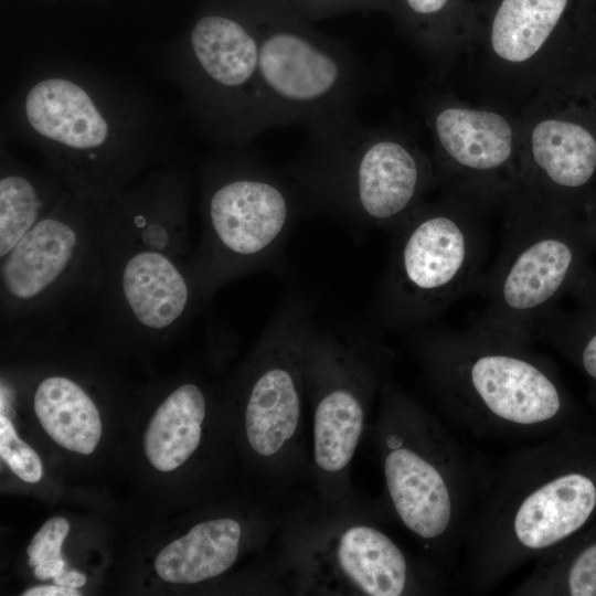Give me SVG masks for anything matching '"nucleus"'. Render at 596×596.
<instances>
[{
  "label": "nucleus",
  "mask_w": 596,
  "mask_h": 596,
  "mask_svg": "<svg viewBox=\"0 0 596 596\" xmlns=\"http://www.w3.org/2000/svg\"><path fill=\"white\" fill-rule=\"evenodd\" d=\"M24 110L34 131L73 150L99 148L109 136L108 123L93 98L66 78L36 83L26 95Z\"/></svg>",
  "instance_id": "obj_15"
},
{
  "label": "nucleus",
  "mask_w": 596,
  "mask_h": 596,
  "mask_svg": "<svg viewBox=\"0 0 596 596\" xmlns=\"http://www.w3.org/2000/svg\"><path fill=\"white\" fill-rule=\"evenodd\" d=\"M0 456L21 480L35 483L42 478L40 456L18 437L10 419L3 414L0 415Z\"/></svg>",
  "instance_id": "obj_25"
},
{
  "label": "nucleus",
  "mask_w": 596,
  "mask_h": 596,
  "mask_svg": "<svg viewBox=\"0 0 596 596\" xmlns=\"http://www.w3.org/2000/svg\"><path fill=\"white\" fill-rule=\"evenodd\" d=\"M532 158L554 187L579 190L596 173V140L579 125L547 119L533 129Z\"/></svg>",
  "instance_id": "obj_20"
},
{
  "label": "nucleus",
  "mask_w": 596,
  "mask_h": 596,
  "mask_svg": "<svg viewBox=\"0 0 596 596\" xmlns=\"http://www.w3.org/2000/svg\"><path fill=\"white\" fill-rule=\"evenodd\" d=\"M555 440L517 449L487 475L467 531L468 577L477 592L563 544L596 509V483L560 464Z\"/></svg>",
  "instance_id": "obj_2"
},
{
  "label": "nucleus",
  "mask_w": 596,
  "mask_h": 596,
  "mask_svg": "<svg viewBox=\"0 0 596 596\" xmlns=\"http://www.w3.org/2000/svg\"><path fill=\"white\" fill-rule=\"evenodd\" d=\"M326 570L343 587L368 596H401L416 592L419 577L405 552L385 532L354 523L334 536L324 551Z\"/></svg>",
  "instance_id": "obj_14"
},
{
  "label": "nucleus",
  "mask_w": 596,
  "mask_h": 596,
  "mask_svg": "<svg viewBox=\"0 0 596 596\" xmlns=\"http://www.w3.org/2000/svg\"><path fill=\"white\" fill-rule=\"evenodd\" d=\"M392 352L375 338H342L313 327L306 348L305 384L313 403V461L327 478L349 467L368 406L390 372Z\"/></svg>",
  "instance_id": "obj_10"
},
{
  "label": "nucleus",
  "mask_w": 596,
  "mask_h": 596,
  "mask_svg": "<svg viewBox=\"0 0 596 596\" xmlns=\"http://www.w3.org/2000/svg\"><path fill=\"white\" fill-rule=\"evenodd\" d=\"M35 415L60 446L92 454L102 436V421L92 397L70 377L53 375L40 382L33 397Z\"/></svg>",
  "instance_id": "obj_19"
},
{
  "label": "nucleus",
  "mask_w": 596,
  "mask_h": 596,
  "mask_svg": "<svg viewBox=\"0 0 596 596\" xmlns=\"http://www.w3.org/2000/svg\"><path fill=\"white\" fill-rule=\"evenodd\" d=\"M512 594L596 596V541L570 560L549 553L541 555Z\"/></svg>",
  "instance_id": "obj_23"
},
{
  "label": "nucleus",
  "mask_w": 596,
  "mask_h": 596,
  "mask_svg": "<svg viewBox=\"0 0 596 596\" xmlns=\"http://www.w3.org/2000/svg\"><path fill=\"white\" fill-rule=\"evenodd\" d=\"M54 207L45 205L40 189L28 177L3 174L0 179V258Z\"/></svg>",
  "instance_id": "obj_24"
},
{
  "label": "nucleus",
  "mask_w": 596,
  "mask_h": 596,
  "mask_svg": "<svg viewBox=\"0 0 596 596\" xmlns=\"http://www.w3.org/2000/svg\"><path fill=\"white\" fill-rule=\"evenodd\" d=\"M68 531V521L62 517L46 521L28 546L29 565L34 567L46 560L62 558L61 547Z\"/></svg>",
  "instance_id": "obj_27"
},
{
  "label": "nucleus",
  "mask_w": 596,
  "mask_h": 596,
  "mask_svg": "<svg viewBox=\"0 0 596 596\" xmlns=\"http://www.w3.org/2000/svg\"><path fill=\"white\" fill-rule=\"evenodd\" d=\"M594 252L584 222L557 213L514 217L479 287L487 304L473 323L531 340L533 324L562 298L578 302L596 295Z\"/></svg>",
  "instance_id": "obj_8"
},
{
  "label": "nucleus",
  "mask_w": 596,
  "mask_h": 596,
  "mask_svg": "<svg viewBox=\"0 0 596 596\" xmlns=\"http://www.w3.org/2000/svg\"><path fill=\"white\" fill-rule=\"evenodd\" d=\"M206 397L194 383L178 386L151 417L145 433V454L160 471H171L184 464L199 447Z\"/></svg>",
  "instance_id": "obj_18"
},
{
  "label": "nucleus",
  "mask_w": 596,
  "mask_h": 596,
  "mask_svg": "<svg viewBox=\"0 0 596 596\" xmlns=\"http://www.w3.org/2000/svg\"><path fill=\"white\" fill-rule=\"evenodd\" d=\"M53 583L65 587L77 588L85 585L86 577L79 572L64 571L61 575L53 578Z\"/></svg>",
  "instance_id": "obj_31"
},
{
  "label": "nucleus",
  "mask_w": 596,
  "mask_h": 596,
  "mask_svg": "<svg viewBox=\"0 0 596 596\" xmlns=\"http://www.w3.org/2000/svg\"><path fill=\"white\" fill-rule=\"evenodd\" d=\"M301 18L313 21L351 12L382 8L387 0H281Z\"/></svg>",
  "instance_id": "obj_26"
},
{
  "label": "nucleus",
  "mask_w": 596,
  "mask_h": 596,
  "mask_svg": "<svg viewBox=\"0 0 596 596\" xmlns=\"http://www.w3.org/2000/svg\"><path fill=\"white\" fill-rule=\"evenodd\" d=\"M103 215L65 200L0 258L6 327H50L56 312L89 299L100 268Z\"/></svg>",
  "instance_id": "obj_9"
},
{
  "label": "nucleus",
  "mask_w": 596,
  "mask_h": 596,
  "mask_svg": "<svg viewBox=\"0 0 596 596\" xmlns=\"http://www.w3.org/2000/svg\"><path fill=\"white\" fill-rule=\"evenodd\" d=\"M406 334L444 409L475 434L547 437L566 411L555 369L531 340L476 323Z\"/></svg>",
  "instance_id": "obj_1"
},
{
  "label": "nucleus",
  "mask_w": 596,
  "mask_h": 596,
  "mask_svg": "<svg viewBox=\"0 0 596 596\" xmlns=\"http://www.w3.org/2000/svg\"><path fill=\"white\" fill-rule=\"evenodd\" d=\"M382 469L402 524L418 540L449 546L467 534L487 475L434 417L392 380L381 387Z\"/></svg>",
  "instance_id": "obj_4"
},
{
  "label": "nucleus",
  "mask_w": 596,
  "mask_h": 596,
  "mask_svg": "<svg viewBox=\"0 0 596 596\" xmlns=\"http://www.w3.org/2000/svg\"><path fill=\"white\" fill-rule=\"evenodd\" d=\"M435 130L445 153L473 172L494 171L512 153V129L491 111L446 108L436 115Z\"/></svg>",
  "instance_id": "obj_17"
},
{
  "label": "nucleus",
  "mask_w": 596,
  "mask_h": 596,
  "mask_svg": "<svg viewBox=\"0 0 596 596\" xmlns=\"http://www.w3.org/2000/svg\"><path fill=\"white\" fill-rule=\"evenodd\" d=\"M391 249L371 307L379 331L407 333L478 291L488 234L468 215L416 206L390 230Z\"/></svg>",
  "instance_id": "obj_6"
},
{
  "label": "nucleus",
  "mask_w": 596,
  "mask_h": 596,
  "mask_svg": "<svg viewBox=\"0 0 596 596\" xmlns=\"http://www.w3.org/2000/svg\"><path fill=\"white\" fill-rule=\"evenodd\" d=\"M584 223L596 246V207L589 213L587 220Z\"/></svg>",
  "instance_id": "obj_32"
},
{
  "label": "nucleus",
  "mask_w": 596,
  "mask_h": 596,
  "mask_svg": "<svg viewBox=\"0 0 596 596\" xmlns=\"http://www.w3.org/2000/svg\"><path fill=\"white\" fill-rule=\"evenodd\" d=\"M189 42L199 104L221 137L244 143L276 128L259 77L257 36L243 11L202 15Z\"/></svg>",
  "instance_id": "obj_13"
},
{
  "label": "nucleus",
  "mask_w": 596,
  "mask_h": 596,
  "mask_svg": "<svg viewBox=\"0 0 596 596\" xmlns=\"http://www.w3.org/2000/svg\"><path fill=\"white\" fill-rule=\"evenodd\" d=\"M258 42V70L276 128L308 129L355 116L366 84L361 57L281 0H246Z\"/></svg>",
  "instance_id": "obj_7"
},
{
  "label": "nucleus",
  "mask_w": 596,
  "mask_h": 596,
  "mask_svg": "<svg viewBox=\"0 0 596 596\" xmlns=\"http://www.w3.org/2000/svg\"><path fill=\"white\" fill-rule=\"evenodd\" d=\"M448 0H401V7L409 17L425 19L439 13Z\"/></svg>",
  "instance_id": "obj_28"
},
{
  "label": "nucleus",
  "mask_w": 596,
  "mask_h": 596,
  "mask_svg": "<svg viewBox=\"0 0 596 596\" xmlns=\"http://www.w3.org/2000/svg\"><path fill=\"white\" fill-rule=\"evenodd\" d=\"M529 336L531 341L549 344L574 360L596 384V295L578 301L574 310L551 309Z\"/></svg>",
  "instance_id": "obj_22"
},
{
  "label": "nucleus",
  "mask_w": 596,
  "mask_h": 596,
  "mask_svg": "<svg viewBox=\"0 0 596 596\" xmlns=\"http://www.w3.org/2000/svg\"><path fill=\"white\" fill-rule=\"evenodd\" d=\"M308 131L304 150L281 170L310 214L390 231L417 206L427 171L406 143L364 126L356 115Z\"/></svg>",
  "instance_id": "obj_3"
},
{
  "label": "nucleus",
  "mask_w": 596,
  "mask_h": 596,
  "mask_svg": "<svg viewBox=\"0 0 596 596\" xmlns=\"http://www.w3.org/2000/svg\"><path fill=\"white\" fill-rule=\"evenodd\" d=\"M567 0H503L491 28L493 51L503 60L533 56L561 19Z\"/></svg>",
  "instance_id": "obj_21"
},
{
  "label": "nucleus",
  "mask_w": 596,
  "mask_h": 596,
  "mask_svg": "<svg viewBox=\"0 0 596 596\" xmlns=\"http://www.w3.org/2000/svg\"><path fill=\"white\" fill-rule=\"evenodd\" d=\"M23 596H81L82 594L72 587L61 585L34 586L22 593Z\"/></svg>",
  "instance_id": "obj_29"
},
{
  "label": "nucleus",
  "mask_w": 596,
  "mask_h": 596,
  "mask_svg": "<svg viewBox=\"0 0 596 596\" xmlns=\"http://www.w3.org/2000/svg\"><path fill=\"white\" fill-rule=\"evenodd\" d=\"M241 524L231 518L203 521L161 550L157 574L174 584L203 582L226 572L236 561Z\"/></svg>",
  "instance_id": "obj_16"
},
{
  "label": "nucleus",
  "mask_w": 596,
  "mask_h": 596,
  "mask_svg": "<svg viewBox=\"0 0 596 596\" xmlns=\"http://www.w3.org/2000/svg\"><path fill=\"white\" fill-rule=\"evenodd\" d=\"M310 214L295 183L259 158L214 167L205 180L195 274L207 300L226 283L277 269L297 220Z\"/></svg>",
  "instance_id": "obj_5"
},
{
  "label": "nucleus",
  "mask_w": 596,
  "mask_h": 596,
  "mask_svg": "<svg viewBox=\"0 0 596 596\" xmlns=\"http://www.w3.org/2000/svg\"><path fill=\"white\" fill-rule=\"evenodd\" d=\"M65 568L64 558H51L46 560L39 565L34 566V576L38 579L46 581L49 578H54L61 575Z\"/></svg>",
  "instance_id": "obj_30"
},
{
  "label": "nucleus",
  "mask_w": 596,
  "mask_h": 596,
  "mask_svg": "<svg viewBox=\"0 0 596 596\" xmlns=\"http://www.w3.org/2000/svg\"><path fill=\"white\" fill-rule=\"evenodd\" d=\"M313 327L310 301L298 294L289 295L275 308L253 352L244 427L251 449L269 464L289 451L299 433L305 355Z\"/></svg>",
  "instance_id": "obj_12"
},
{
  "label": "nucleus",
  "mask_w": 596,
  "mask_h": 596,
  "mask_svg": "<svg viewBox=\"0 0 596 596\" xmlns=\"http://www.w3.org/2000/svg\"><path fill=\"white\" fill-rule=\"evenodd\" d=\"M92 298L108 313L107 327L153 333L182 327L205 304L191 249L106 235Z\"/></svg>",
  "instance_id": "obj_11"
}]
</instances>
